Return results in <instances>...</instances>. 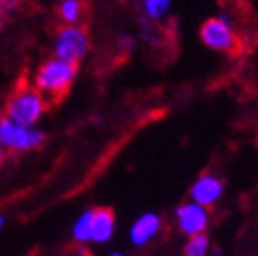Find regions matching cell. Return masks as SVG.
<instances>
[{"instance_id":"obj_2","label":"cell","mask_w":258,"mask_h":256,"mask_svg":"<svg viewBox=\"0 0 258 256\" xmlns=\"http://www.w3.org/2000/svg\"><path fill=\"white\" fill-rule=\"evenodd\" d=\"M77 74V65L64 63L61 59H48L38 68L34 77V86L45 97V100L59 104L64 97L69 95L74 77Z\"/></svg>"},{"instance_id":"obj_14","label":"cell","mask_w":258,"mask_h":256,"mask_svg":"<svg viewBox=\"0 0 258 256\" xmlns=\"http://www.w3.org/2000/svg\"><path fill=\"white\" fill-rule=\"evenodd\" d=\"M24 0H0V13H15L16 9L20 8Z\"/></svg>"},{"instance_id":"obj_15","label":"cell","mask_w":258,"mask_h":256,"mask_svg":"<svg viewBox=\"0 0 258 256\" xmlns=\"http://www.w3.org/2000/svg\"><path fill=\"white\" fill-rule=\"evenodd\" d=\"M118 47H120L122 54H129L135 48V41L131 36H120L118 38Z\"/></svg>"},{"instance_id":"obj_17","label":"cell","mask_w":258,"mask_h":256,"mask_svg":"<svg viewBox=\"0 0 258 256\" xmlns=\"http://www.w3.org/2000/svg\"><path fill=\"white\" fill-rule=\"evenodd\" d=\"M108 256H125L124 252H118V251H115V252H109Z\"/></svg>"},{"instance_id":"obj_6","label":"cell","mask_w":258,"mask_h":256,"mask_svg":"<svg viewBox=\"0 0 258 256\" xmlns=\"http://www.w3.org/2000/svg\"><path fill=\"white\" fill-rule=\"evenodd\" d=\"M174 219H176V226L179 233L188 238L194 235H201L206 233L210 226V212L205 206L186 201V203L179 204L174 212Z\"/></svg>"},{"instance_id":"obj_10","label":"cell","mask_w":258,"mask_h":256,"mask_svg":"<svg viewBox=\"0 0 258 256\" xmlns=\"http://www.w3.org/2000/svg\"><path fill=\"white\" fill-rule=\"evenodd\" d=\"M57 11L64 25H86L85 18L88 15V2L86 0H64Z\"/></svg>"},{"instance_id":"obj_1","label":"cell","mask_w":258,"mask_h":256,"mask_svg":"<svg viewBox=\"0 0 258 256\" xmlns=\"http://www.w3.org/2000/svg\"><path fill=\"white\" fill-rule=\"evenodd\" d=\"M48 109V104L45 97L36 90L34 84L25 81L22 77L16 86L13 88L11 95L8 97L4 106V116H8L9 120L15 124L24 125V127H31L32 124H36L38 118Z\"/></svg>"},{"instance_id":"obj_5","label":"cell","mask_w":258,"mask_h":256,"mask_svg":"<svg viewBox=\"0 0 258 256\" xmlns=\"http://www.w3.org/2000/svg\"><path fill=\"white\" fill-rule=\"evenodd\" d=\"M0 142L11 151H29L45 142V135L36 129H29L15 124L8 116L0 118Z\"/></svg>"},{"instance_id":"obj_16","label":"cell","mask_w":258,"mask_h":256,"mask_svg":"<svg viewBox=\"0 0 258 256\" xmlns=\"http://www.w3.org/2000/svg\"><path fill=\"white\" fill-rule=\"evenodd\" d=\"M70 256H92V252H90V249L86 247V245H77L76 244V249L70 252Z\"/></svg>"},{"instance_id":"obj_8","label":"cell","mask_w":258,"mask_h":256,"mask_svg":"<svg viewBox=\"0 0 258 256\" xmlns=\"http://www.w3.org/2000/svg\"><path fill=\"white\" fill-rule=\"evenodd\" d=\"M163 229V220L158 213L147 212L144 215H140L135 220L131 228H129V240L133 242V245H147L149 242H153Z\"/></svg>"},{"instance_id":"obj_18","label":"cell","mask_w":258,"mask_h":256,"mask_svg":"<svg viewBox=\"0 0 258 256\" xmlns=\"http://www.w3.org/2000/svg\"><path fill=\"white\" fill-rule=\"evenodd\" d=\"M2 226H4V217L0 215V229H2Z\"/></svg>"},{"instance_id":"obj_19","label":"cell","mask_w":258,"mask_h":256,"mask_svg":"<svg viewBox=\"0 0 258 256\" xmlns=\"http://www.w3.org/2000/svg\"><path fill=\"white\" fill-rule=\"evenodd\" d=\"M2 161H4V154H2V149H0V165H2Z\"/></svg>"},{"instance_id":"obj_3","label":"cell","mask_w":258,"mask_h":256,"mask_svg":"<svg viewBox=\"0 0 258 256\" xmlns=\"http://www.w3.org/2000/svg\"><path fill=\"white\" fill-rule=\"evenodd\" d=\"M199 36L205 47L221 54H237L242 48V40L235 29L230 13H219L201 25Z\"/></svg>"},{"instance_id":"obj_11","label":"cell","mask_w":258,"mask_h":256,"mask_svg":"<svg viewBox=\"0 0 258 256\" xmlns=\"http://www.w3.org/2000/svg\"><path fill=\"white\" fill-rule=\"evenodd\" d=\"M172 9V0H142V18L151 24H161Z\"/></svg>"},{"instance_id":"obj_7","label":"cell","mask_w":258,"mask_h":256,"mask_svg":"<svg viewBox=\"0 0 258 256\" xmlns=\"http://www.w3.org/2000/svg\"><path fill=\"white\" fill-rule=\"evenodd\" d=\"M224 196V181L217 174L205 172L190 186V201L205 208H212Z\"/></svg>"},{"instance_id":"obj_4","label":"cell","mask_w":258,"mask_h":256,"mask_svg":"<svg viewBox=\"0 0 258 256\" xmlns=\"http://www.w3.org/2000/svg\"><path fill=\"white\" fill-rule=\"evenodd\" d=\"M90 50V36L86 25H59L54 40L56 59L77 65Z\"/></svg>"},{"instance_id":"obj_13","label":"cell","mask_w":258,"mask_h":256,"mask_svg":"<svg viewBox=\"0 0 258 256\" xmlns=\"http://www.w3.org/2000/svg\"><path fill=\"white\" fill-rule=\"evenodd\" d=\"M183 256H212V242L208 235L201 233V235L188 236L183 247Z\"/></svg>"},{"instance_id":"obj_9","label":"cell","mask_w":258,"mask_h":256,"mask_svg":"<svg viewBox=\"0 0 258 256\" xmlns=\"http://www.w3.org/2000/svg\"><path fill=\"white\" fill-rule=\"evenodd\" d=\"M115 213L109 208H95L92 213V235L90 242L92 244H108L115 235Z\"/></svg>"},{"instance_id":"obj_12","label":"cell","mask_w":258,"mask_h":256,"mask_svg":"<svg viewBox=\"0 0 258 256\" xmlns=\"http://www.w3.org/2000/svg\"><path fill=\"white\" fill-rule=\"evenodd\" d=\"M92 213L93 210H85L76 219L72 226V238L77 245L90 244V235H92Z\"/></svg>"},{"instance_id":"obj_20","label":"cell","mask_w":258,"mask_h":256,"mask_svg":"<svg viewBox=\"0 0 258 256\" xmlns=\"http://www.w3.org/2000/svg\"><path fill=\"white\" fill-rule=\"evenodd\" d=\"M2 22H4V15L0 13V27H2Z\"/></svg>"}]
</instances>
